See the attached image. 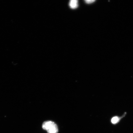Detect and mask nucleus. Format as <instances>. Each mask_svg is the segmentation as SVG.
Wrapping results in <instances>:
<instances>
[{
	"label": "nucleus",
	"mask_w": 133,
	"mask_h": 133,
	"mask_svg": "<svg viewBox=\"0 0 133 133\" xmlns=\"http://www.w3.org/2000/svg\"><path fill=\"white\" fill-rule=\"evenodd\" d=\"M43 129L47 131L48 133H57L58 128L57 125L51 121H45L42 125Z\"/></svg>",
	"instance_id": "nucleus-1"
},
{
	"label": "nucleus",
	"mask_w": 133,
	"mask_h": 133,
	"mask_svg": "<svg viewBox=\"0 0 133 133\" xmlns=\"http://www.w3.org/2000/svg\"><path fill=\"white\" fill-rule=\"evenodd\" d=\"M69 6L71 9H76L78 6V0H70L69 1Z\"/></svg>",
	"instance_id": "nucleus-2"
},
{
	"label": "nucleus",
	"mask_w": 133,
	"mask_h": 133,
	"mask_svg": "<svg viewBox=\"0 0 133 133\" xmlns=\"http://www.w3.org/2000/svg\"><path fill=\"white\" fill-rule=\"evenodd\" d=\"M119 120V118L118 116H114L111 119V122L113 124H115L117 123Z\"/></svg>",
	"instance_id": "nucleus-3"
},
{
	"label": "nucleus",
	"mask_w": 133,
	"mask_h": 133,
	"mask_svg": "<svg viewBox=\"0 0 133 133\" xmlns=\"http://www.w3.org/2000/svg\"><path fill=\"white\" fill-rule=\"evenodd\" d=\"M96 1V0H84L85 3L89 4H91V3H94Z\"/></svg>",
	"instance_id": "nucleus-4"
}]
</instances>
